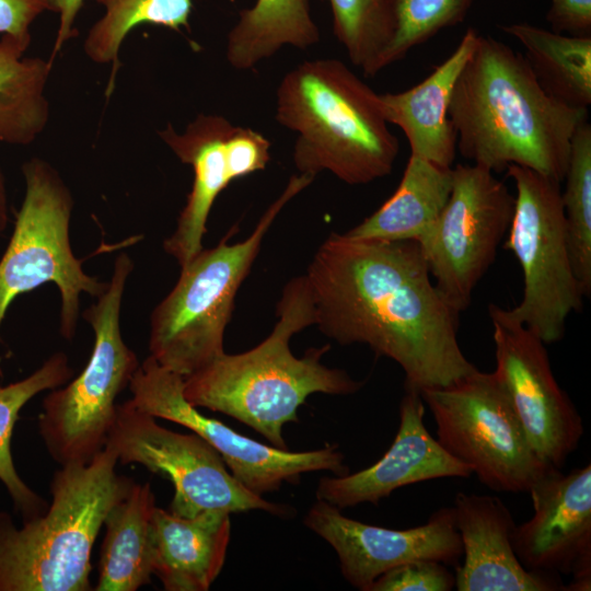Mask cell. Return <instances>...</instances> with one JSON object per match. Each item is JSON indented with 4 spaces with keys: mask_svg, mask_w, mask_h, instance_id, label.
I'll return each mask as SVG.
<instances>
[{
    "mask_svg": "<svg viewBox=\"0 0 591 591\" xmlns=\"http://www.w3.org/2000/svg\"><path fill=\"white\" fill-rule=\"evenodd\" d=\"M333 31L351 63L366 77L382 70V58L395 32L392 0H326Z\"/></svg>",
    "mask_w": 591,
    "mask_h": 591,
    "instance_id": "30",
    "label": "cell"
},
{
    "mask_svg": "<svg viewBox=\"0 0 591 591\" xmlns=\"http://www.w3.org/2000/svg\"><path fill=\"white\" fill-rule=\"evenodd\" d=\"M25 195L14 230L0 259V327L14 299L47 282L61 298L59 332L72 340L80 316V296L100 297L107 282L88 275L70 244L73 198L57 170L33 158L22 165Z\"/></svg>",
    "mask_w": 591,
    "mask_h": 591,
    "instance_id": "8",
    "label": "cell"
},
{
    "mask_svg": "<svg viewBox=\"0 0 591 591\" xmlns=\"http://www.w3.org/2000/svg\"><path fill=\"white\" fill-rule=\"evenodd\" d=\"M452 188V167L409 155L394 194L345 234L352 239L421 243L436 224Z\"/></svg>",
    "mask_w": 591,
    "mask_h": 591,
    "instance_id": "22",
    "label": "cell"
},
{
    "mask_svg": "<svg viewBox=\"0 0 591 591\" xmlns=\"http://www.w3.org/2000/svg\"><path fill=\"white\" fill-rule=\"evenodd\" d=\"M495 374L503 385L535 454L561 470L583 434L582 418L553 373L545 344L508 309L488 306Z\"/></svg>",
    "mask_w": 591,
    "mask_h": 591,
    "instance_id": "14",
    "label": "cell"
},
{
    "mask_svg": "<svg viewBox=\"0 0 591 591\" xmlns=\"http://www.w3.org/2000/svg\"><path fill=\"white\" fill-rule=\"evenodd\" d=\"M303 523L334 548L341 575L361 591H369L376 578L402 564L430 559L457 566L463 554L452 507L434 511L425 524L394 530L350 519L317 500Z\"/></svg>",
    "mask_w": 591,
    "mask_h": 591,
    "instance_id": "16",
    "label": "cell"
},
{
    "mask_svg": "<svg viewBox=\"0 0 591 591\" xmlns=\"http://www.w3.org/2000/svg\"><path fill=\"white\" fill-rule=\"evenodd\" d=\"M533 515L512 533L529 570L571 575L566 591L591 588V465L568 474L551 468L529 490Z\"/></svg>",
    "mask_w": 591,
    "mask_h": 591,
    "instance_id": "15",
    "label": "cell"
},
{
    "mask_svg": "<svg viewBox=\"0 0 591 591\" xmlns=\"http://www.w3.org/2000/svg\"><path fill=\"white\" fill-rule=\"evenodd\" d=\"M513 210L514 196L494 172L476 164L452 167L449 199L418 244L436 287L457 312L467 309L494 263Z\"/></svg>",
    "mask_w": 591,
    "mask_h": 591,
    "instance_id": "12",
    "label": "cell"
},
{
    "mask_svg": "<svg viewBox=\"0 0 591 591\" xmlns=\"http://www.w3.org/2000/svg\"><path fill=\"white\" fill-rule=\"evenodd\" d=\"M72 375L68 356L57 351L23 380L0 386V482L5 486L23 521L43 514L48 505L24 483L14 466L11 453L14 425L28 401L40 392L66 384Z\"/></svg>",
    "mask_w": 591,
    "mask_h": 591,
    "instance_id": "27",
    "label": "cell"
},
{
    "mask_svg": "<svg viewBox=\"0 0 591 591\" xmlns=\"http://www.w3.org/2000/svg\"><path fill=\"white\" fill-rule=\"evenodd\" d=\"M278 321L256 347L221 356L184 379L183 394L196 408L235 418L274 447L288 449L282 428L298 421V409L314 393L350 395L363 381L321 362L329 345L310 348L298 358L291 337L315 324V309L304 276L291 279L277 305Z\"/></svg>",
    "mask_w": 591,
    "mask_h": 591,
    "instance_id": "3",
    "label": "cell"
},
{
    "mask_svg": "<svg viewBox=\"0 0 591 591\" xmlns=\"http://www.w3.org/2000/svg\"><path fill=\"white\" fill-rule=\"evenodd\" d=\"M134 262L120 253L106 290L82 314L94 333L91 356L79 375L43 398L38 432L59 464L89 463L106 445L117 398L140 362L124 341L120 310Z\"/></svg>",
    "mask_w": 591,
    "mask_h": 591,
    "instance_id": "7",
    "label": "cell"
},
{
    "mask_svg": "<svg viewBox=\"0 0 591 591\" xmlns=\"http://www.w3.org/2000/svg\"><path fill=\"white\" fill-rule=\"evenodd\" d=\"M2 379V370L0 369V380Z\"/></svg>",
    "mask_w": 591,
    "mask_h": 591,
    "instance_id": "37",
    "label": "cell"
},
{
    "mask_svg": "<svg viewBox=\"0 0 591 591\" xmlns=\"http://www.w3.org/2000/svg\"><path fill=\"white\" fill-rule=\"evenodd\" d=\"M105 447L89 463L60 465L47 510L18 528L0 511V591H89L91 554L112 506L132 479Z\"/></svg>",
    "mask_w": 591,
    "mask_h": 591,
    "instance_id": "5",
    "label": "cell"
},
{
    "mask_svg": "<svg viewBox=\"0 0 591 591\" xmlns=\"http://www.w3.org/2000/svg\"><path fill=\"white\" fill-rule=\"evenodd\" d=\"M83 1L84 0H50L51 11L59 14L57 36L53 47V53L49 57V60L53 63L62 46L78 34V30L76 28L74 24Z\"/></svg>",
    "mask_w": 591,
    "mask_h": 591,
    "instance_id": "35",
    "label": "cell"
},
{
    "mask_svg": "<svg viewBox=\"0 0 591 591\" xmlns=\"http://www.w3.org/2000/svg\"><path fill=\"white\" fill-rule=\"evenodd\" d=\"M425 403L416 389L405 387L399 426L389 450L371 466L336 477H322L317 500L343 510L360 503L378 505L394 490L443 477L466 478L468 466L451 456L427 430Z\"/></svg>",
    "mask_w": 591,
    "mask_h": 591,
    "instance_id": "17",
    "label": "cell"
},
{
    "mask_svg": "<svg viewBox=\"0 0 591 591\" xmlns=\"http://www.w3.org/2000/svg\"><path fill=\"white\" fill-rule=\"evenodd\" d=\"M449 117L456 150L473 164L491 172L519 165L561 183L588 109L549 95L524 55L478 35L454 84Z\"/></svg>",
    "mask_w": 591,
    "mask_h": 591,
    "instance_id": "2",
    "label": "cell"
},
{
    "mask_svg": "<svg viewBox=\"0 0 591 591\" xmlns=\"http://www.w3.org/2000/svg\"><path fill=\"white\" fill-rule=\"evenodd\" d=\"M477 37L476 30L467 28L453 53L421 82L402 92L379 94L385 120L402 129L412 155L452 167L456 134L449 106L454 84Z\"/></svg>",
    "mask_w": 591,
    "mask_h": 591,
    "instance_id": "20",
    "label": "cell"
},
{
    "mask_svg": "<svg viewBox=\"0 0 591 591\" xmlns=\"http://www.w3.org/2000/svg\"><path fill=\"white\" fill-rule=\"evenodd\" d=\"M305 278L320 331L392 359L405 387H443L477 370L457 340L460 312L436 287L418 242L331 233Z\"/></svg>",
    "mask_w": 591,
    "mask_h": 591,
    "instance_id": "1",
    "label": "cell"
},
{
    "mask_svg": "<svg viewBox=\"0 0 591 591\" xmlns=\"http://www.w3.org/2000/svg\"><path fill=\"white\" fill-rule=\"evenodd\" d=\"M47 10L50 0H0V34L30 45L31 25Z\"/></svg>",
    "mask_w": 591,
    "mask_h": 591,
    "instance_id": "33",
    "label": "cell"
},
{
    "mask_svg": "<svg viewBox=\"0 0 591 591\" xmlns=\"http://www.w3.org/2000/svg\"><path fill=\"white\" fill-rule=\"evenodd\" d=\"M105 447L115 452L118 463L140 464L167 478L174 486L169 511L175 515L189 518L206 510H262L283 518L294 514L292 507L269 502L242 485L200 436L161 426L130 398L117 404Z\"/></svg>",
    "mask_w": 591,
    "mask_h": 591,
    "instance_id": "11",
    "label": "cell"
},
{
    "mask_svg": "<svg viewBox=\"0 0 591 591\" xmlns=\"http://www.w3.org/2000/svg\"><path fill=\"white\" fill-rule=\"evenodd\" d=\"M8 222V198L4 177L0 167V232L5 229Z\"/></svg>",
    "mask_w": 591,
    "mask_h": 591,
    "instance_id": "36",
    "label": "cell"
},
{
    "mask_svg": "<svg viewBox=\"0 0 591 591\" xmlns=\"http://www.w3.org/2000/svg\"><path fill=\"white\" fill-rule=\"evenodd\" d=\"M157 508L149 483L132 482L107 512L94 591H137L151 582L150 525Z\"/></svg>",
    "mask_w": 591,
    "mask_h": 591,
    "instance_id": "23",
    "label": "cell"
},
{
    "mask_svg": "<svg viewBox=\"0 0 591 591\" xmlns=\"http://www.w3.org/2000/svg\"><path fill=\"white\" fill-rule=\"evenodd\" d=\"M471 4L472 0H392L395 32L382 58V69L442 30L460 24Z\"/></svg>",
    "mask_w": 591,
    "mask_h": 591,
    "instance_id": "31",
    "label": "cell"
},
{
    "mask_svg": "<svg viewBox=\"0 0 591 591\" xmlns=\"http://www.w3.org/2000/svg\"><path fill=\"white\" fill-rule=\"evenodd\" d=\"M230 514L206 510L186 518L157 506L150 525L151 567L164 590H209L225 560Z\"/></svg>",
    "mask_w": 591,
    "mask_h": 591,
    "instance_id": "21",
    "label": "cell"
},
{
    "mask_svg": "<svg viewBox=\"0 0 591 591\" xmlns=\"http://www.w3.org/2000/svg\"><path fill=\"white\" fill-rule=\"evenodd\" d=\"M234 125L219 115H198L183 132L172 125L159 131L160 138L182 163L194 171V182L174 232L163 248L179 267L190 262L204 247L210 210L230 183L235 181L227 158V141Z\"/></svg>",
    "mask_w": 591,
    "mask_h": 591,
    "instance_id": "19",
    "label": "cell"
},
{
    "mask_svg": "<svg viewBox=\"0 0 591 591\" xmlns=\"http://www.w3.org/2000/svg\"><path fill=\"white\" fill-rule=\"evenodd\" d=\"M103 16L90 28L83 43L85 55L94 62L109 65L105 94L109 97L119 70V49L132 28L141 24L160 25L179 32L189 30L193 0H96Z\"/></svg>",
    "mask_w": 591,
    "mask_h": 591,
    "instance_id": "28",
    "label": "cell"
},
{
    "mask_svg": "<svg viewBox=\"0 0 591 591\" xmlns=\"http://www.w3.org/2000/svg\"><path fill=\"white\" fill-rule=\"evenodd\" d=\"M561 192L571 263L584 297L591 292V125L576 129Z\"/></svg>",
    "mask_w": 591,
    "mask_h": 591,
    "instance_id": "29",
    "label": "cell"
},
{
    "mask_svg": "<svg viewBox=\"0 0 591 591\" xmlns=\"http://www.w3.org/2000/svg\"><path fill=\"white\" fill-rule=\"evenodd\" d=\"M275 119L298 134L292 159L299 174L328 171L349 185L389 175L399 151L373 91L343 61L306 60L276 91Z\"/></svg>",
    "mask_w": 591,
    "mask_h": 591,
    "instance_id": "4",
    "label": "cell"
},
{
    "mask_svg": "<svg viewBox=\"0 0 591 591\" xmlns=\"http://www.w3.org/2000/svg\"><path fill=\"white\" fill-rule=\"evenodd\" d=\"M184 378L160 366L149 356L138 367L130 383L131 403L140 410L188 428L212 445L231 474L248 490L263 496L282 484H298L301 475L329 471L349 473L337 445L292 452L267 445L237 433L221 421L202 415L183 394Z\"/></svg>",
    "mask_w": 591,
    "mask_h": 591,
    "instance_id": "13",
    "label": "cell"
},
{
    "mask_svg": "<svg viewBox=\"0 0 591 591\" xmlns=\"http://www.w3.org/2000/svg\"><path fill=\"white\" fill-rule=\"evenodd\" d=\"M525 49L542 88L556 100L588 109L591 104V36H571L529 23L502 27Z\"/></svg>",
    "mask_w": 591,
    "mask_h": 591,
    "instance_id": "26",
    "label": "cell"
},
{
    "mask_svg": "<svg viewBox=\"0 0 591 591\" xmlns=\"http://www.w3.org/2000/svg\"><path fill=\"white\" fill-rule=\"evenodd\" d=\"M315 176H291L243 241L202 248L181 267L170 293L150 318L149 350L157 362L184 379L224 352L223 337L236 292L258 255L263 240L282 208Z\"/></svg>",
    "mask_w": 591,
    "mask_h": 591,
    "instance_id": "6",
    "label": "cell"
},
{
    "mask_svg": "<svg viewBox=\"0 0 591 591\" xmlns=\"http://www.w3.org/2000/svg\"><path fill=\"white\" fill-rule=\"evenodd\" d=\"M517 196L505 247L521 265L523 293L509 314L545 345L561 340L584 297L568 247L560 183L519 165L507 167Z\"/></svg>",
    "mask_w": 591,
    "mask_h": 591,
    "instance_id": "10",
    "label": "cell"
},
{
    "mask_svg": "<svg viewBox=\"0 0 591 591\" xmlns=\"http://www.w3.org/2000/svg\"><path fill=\"white\" fill-rule=\"evenodd\" d=\"M318 42L309 0H256L229 32L225 58L232 68L248 70L283 46L305 50Z\"/></svg>",
    "mask_w": 591,
    "mask_h": 591,
    "instance_id": "24",
    "label": "cell"
},
{
    "mask_svg": "<svg viewBox=\"0 0 591 591\" xmlns=\"http://www.w3.org/2000/svg\"><path fill=\"white\" fill-rule=\"evenodd\" d=\"M433 416L437 440L495 491L529 493L551 468L531 448L495 374L478 369L443 387L419 391Z\"/></svg>",
    "mask_w": 591,
    "mask_h": 591,
    "instance_id": "9",
    "label": "cell"
},
{
    "mask_svg": "<svg viewBox=\"0 0 591 591\" xmlns=\"http://www.w3.org/2000/svg\"><path fill=\"white\" fill-rule=\"evenodd\" d=\"M30 45L2 35L0 39V142L32 143L49 120L45 90L53 62L24 57Z\"/></svg>",
    "mask_w": 591,
    "mask_h": 591,
    "instance_id": "25",
    "label": "cell"
},
{
    "mask_svg": "<svg viewBox=\"0 0 591 591\" xmlns=\"http://www.w3.org/2000/svg\"><path fill=\"white\" fill-rule=\"evenodd\" d=\"M455 577L447 565L418 559L396 566L374 580L369 591H450Z\"/></svg>",
    "mask_w": 591,
    "mask_h": 591,
    "instance_id": "32",
    "label": "cell"
},
{
    "mask_svg": "<svg viewBox=\"0 0 591 591\" xmlns=\"http://www.w3.org/2000/svg\"><path fill=\"white\" fill-rule=\"evenodd\" d=\"M464 561L456 566L457 591H566L560 575L529 570L512 546V514L498 498L457 493L453 505Z\"/></svg>",
    "mask_w": 591,
    "mask_h": 591,
    "instance_id": "18",
    "label": "cell"
},
{
    "mask_svg": "<svg viewBox=\"0 0 591 591\" xmlns=\"http://www.w3.org/2000/svg\"><path fill=\"white\" fill-rule=\"evenodd\" d=\"M546 19L554 32L591 36V0H551Z\"/></svg>",
    "mask_w": 591,
    "mask_h": 591,
    "instance_id": "34",
    "label": "cell"
}]
</instances>
